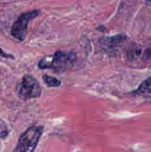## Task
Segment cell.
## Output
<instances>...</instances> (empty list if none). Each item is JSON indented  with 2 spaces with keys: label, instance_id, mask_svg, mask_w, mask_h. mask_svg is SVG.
<instances>
[{
  "label": "cell",
  "instance_id": "obj_1",
  "mask_svg": "<svg viewBox=\"0 0 151 152\" xmlns=\"http://www.w3.org/2000/svg\"><path fill=\"white\" fill-rule=\"evenodd\" d=\"M76 60V53L59 50L52 56L42 58L38 62V68L41 69H51L56 73H62L73 66Z\"/></svg>",
  "mask_w": 151,
  "mask_h": 152
},
{
  "label": "cell",
  "instance_id": "obj_3",
  "mask_svg": "<svg viewBox=\"0 0 151 152\" xmlns=\"http://www.w3.org/2000/svg\"><path fill=\"white\" fill-rule=\"evenodd\" d=\"M16 92L20 99L28 100L40 96L41 89L35 77L31 75H25L16 86Z\"/></svg>",
  "mask_w": 151,
  "mask_h": 152
},
{
  "label": "cell",
  "instance_id": "obj_10",
  "mask_svg": "<svg viewBox=\"0 0 151 152\" xmlns=\"http://www.w3.org/2000/svg\"><path fill=\"white\" fill-rule=\"evenodd\" d=\"M0 54H1L2 56H4V57H6V58H13L11 55L5 54V53H4L2 50H1V49H0Z\"/></svg>",
  "mask_w": 151,
  "mask_h": 152
},
{
  "label": "cell",
  "instance_id": "obj_4",
  "mask_svg": "<svg viewBox=\"0 0 151 152\" xmlns=\"http://www.w3.org/2000/svg\"><path fill=\"white\" fill-rule=\"evenodd\" d=\"M40 11L33 10L22 13L13 23L11 28V35L19 41H24L26 37L28 24L32 19L38 16Z\"/></svg>",
  "mask_w": 151,
  "mask_h": 152
},
{
  "label": "cell",
  "instance_id": "obj_9",
  "mask_svg": "<svg viewBox=\"0 0 151 152\" xmlns=\"http://www.w3.org/2000/svg\"><path fill=\"white\" fill-rule=\"evenodd\" d=\"M8 134L7 128L5 123L2 120H0V138L5 137Z\"/></svg>",
  "mask_w": 151,
  "mask_h": 152
},
{
  "label": "cell",
  "instance_id": "obj_5",
  "mask_svg": "<svg viewBox=\"0 0 151 152\" xmlns=\"http://www.w3.org/2000/svg\"><path fill=\"white\" fill-rule=\"evenodd\" d=\"M127 59L130 62L146 63L151 60V45L143 46L133 45L127 51Z\"/></svg>",
  "mask_w": 151,
  "mask_h": 152
},
{
  "label": "cell",
  "instance_id": "obj_6",
  "mask_svg": "<svg viewBox=\"0 0 151 152\" xmlns=\"http://www.w3.org/2000/svg\"><path fill=\"white\" fill-rule=\"evenodd\" d=\"M126 37L124 35H115L112 37L105 38L102 41V46L105 50L109 53L118 51L125 42Z\"/></svg>",
  "mask_w": 151,
  "mask_h": 152
},
{
  "label": "cell",
  "instance_id": "obj_8",
  "mask_svg": "<svg viewBox=\"0 0 151 152\" xmlns=\"http://www.w3.org/2000/svg\"><path fill=\"white\" fill-rule=\"evenodd\" d=\"M43 80H44V83H45L48 87L56 88L60 86L61 85L60 80L55 78V77H50V76L48 75H43Z\"/></svg>",
  "mask_w": 151,
  "mask_h": 152
},
{
  "label": "cell",
  "instance_id": "obj_7",
  "mask_svg": "<svg viewBox=\"0 0 151 152\" xmlns=\"http://www.w3.org/2000/svg\"><path fill=\"white\" fill-rule=\"evenodd\" d=\"M134 93L136 94H150L151 93V77L142 82Z\"/></svg>",
  "mask_w": 151,
  "mask_h": 152
},
{
  "label": "cell",
  "instance_id": "obj_11",
  "mask_svg": "<svg viewBox=\"0 0 151 152\" xmlns=\"http://www.w3.org/2000/svg\"><path fill=\"white\" fill-rule=\"evenodd\" d=\"M146 4H147L148 5H150V6H151V1H146Z\"/></svg>",
  "mask_w": 151,
  "mask_h": 152
},
{
  "label": "cell",
  "instance_id": "obj_2",
  "mask_svg": "<svg viewBox=\"0 0 151 152\" xmlns=\"http://www.w3.org/2000/svg\"><path fill=\"white\" fill-rule=\"evenodd\" d=\"M42 132V126L30 127L21 135L13 152H34Z\"/></svg>",
  "mask_w": 151,
  "mask_h": 152
}]
</instances>
